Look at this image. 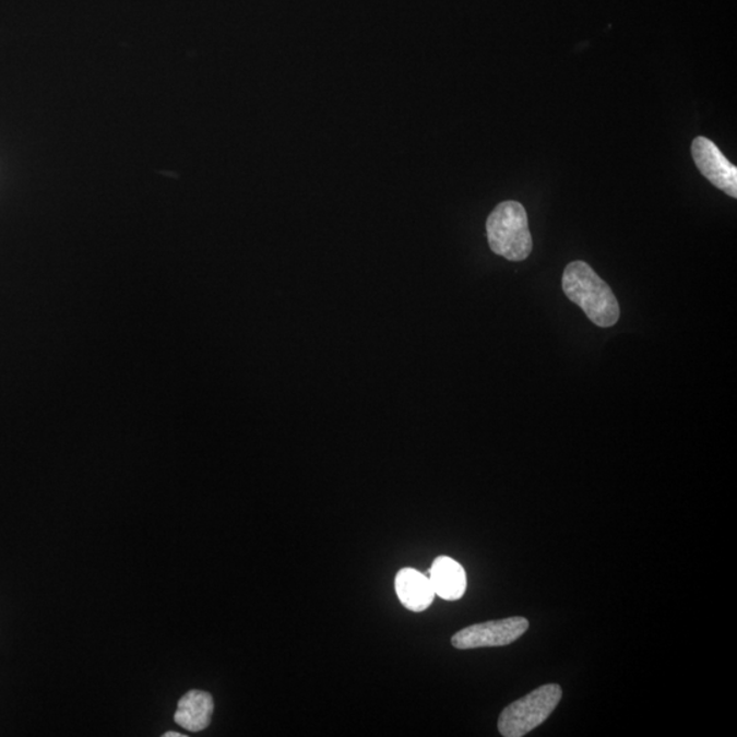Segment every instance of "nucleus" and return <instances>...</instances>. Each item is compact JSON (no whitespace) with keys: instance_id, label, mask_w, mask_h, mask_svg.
<instances>
[{"instance_id":"obj_1","label":"nucleus","mask_w":737,"mask_h":737,"mask_svg":"<svg viewBox=\"0 0 737 737\" xmlns=\"http://www.w3.org/2000/svg\"><path fill=\"white\" fill-rule=\"evenodd\" d=\"M562 292L597 326H614L620 319V306L614 292L584 261H573L566 266Z\"/></svg>"},{"instance_id":"obj_2","label":"nucleus","mask_w":737,"mask_h":737,"mask_svg":"<svg viewBox=\"0 0 737 737\" xmlns=\"http://www.w3.org/2000/svg\"><path fill=\"white\" fill-rule=\"evenodd\" d=\"M486 233L491 251L508 261H523L532 254V233L521 202H500L486 222Z\"/></svg>"},{"instance_id":"obj_3","label":"nucleus","mask_w":737,"mask_h":737,"mask_svg":"<svg viewBox=\"0 0 737 737\" xmlns=\"http://www.w3.org/2000/svg\"><path fill=\"white\" fill-rule=\"evenodd\" d=\"M562 691L560 686L545 685L535 688L526 697L502 710L499 717V732L504 737H522L537 728L549 718L557 704L560 703Z\"/></svg>"},{"instance_id":"obj_4","label":"nucleus","mask_w":737,"mask_h":737,"mask_svg":"<svg viewBox=\"0 0 737 737\" xmlns=\"http://www.w3.org/2000/svg\"><path fill=\"white\" fill-rule=\"evenodd\" d=\"M527 630V619L508 617L463 628L452 637L451 643L453 647L461 650L507 646L518 641Z\"/></svg>"},{"instance_id":"obj_5","label":"nucleus","mask_w":737,"mask_h":737,"mask_svg":"<svg viewBox=\"0 0 737 737\" xmlns=\"http://www.w3.org/2000/svg\"><path fill=\"white\" fill-rule=\"evenodd\" d=\"M692 158L699 171L715 188L725 194L736 199L737 197V168L723 155L720 147L706 136H697L692 141Z\"/></svg>"},{"instance_id":"obj_6","label":"nucleus","mask_w":737,"mask_h":737,"mask_svg":"<svg viewBox=\"0 0 737 737\" xmlns=\"http://www.w3.org/2000/svg\"><path fill=\"white\" fill-rule=\"evenodd\" d=\"M395 590L404 608L412 611L428 609L435 599L429 576L414 568H402L395 578Z\"/></svg>"},{"instance_id":"obj_7","label":"nucleus","mask_w":737,"mask_h":737,"mask_svg":"<svg viewBox=\"0 0 737 737\" xmlns=\"http://www.w3.org/2000/svg\"><path fill=\"white\" fill-rule=\"evenodd\" d=\"M429 579L436 595L445 601L463 597L467 587L464 568L448 556H440L431 564Z\"/></svg>"},{"instance_id":"obj_8","label":"nucleus","mask_w":737,"mask_h":737,"mask_svg":"<svg viewBox=\"0 0 737 737\" xmlns=\"http://www.w3.org/2000/svg\"><path fill=\"white\" fill-rule=\"evenodd\" d=\"M213 709L215 703L211 693L191 690L180 698L175 721L186 730L200 732L211 724Z\"/></svg>"},{"instance_id":"obj_9","label":"nucleus","mask_w":737,"mask_h":737,"mask_svg":"<svg viewBox=\"0 0 737 737\" xmlns=\"http://www.w3.org/2000/svg\"><path fill=\"white\" fill-rule=\"evenodd\" d=\"M164 737H185L182 734H178V732H167V734L163 735Z\"/></svg>"}]
</instances>
